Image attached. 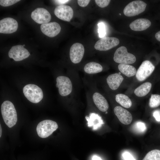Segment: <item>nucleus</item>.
Here are the masks:
<instances>
[{"label":"nucleus","instance_id":"obj_1","mask_svg":"<svg viewBox=\"0 0 160 160\" xmlns=\"http://www.w3.org/2000/svg\"><path fill=\"white\" fill-rule=\"evenodd\" d=\"M1 111L4 121L8 127L11 128L16 124L17 113L11 102L8 100L4 101L1 105Z\"/></svg>","mask_w":160,"mask_h":160},{"label":"nucleus","instance_id":"obj_27","mask_svg":"<svg viewBox=\"0 0 160 160\" xmlns=\"http://www.w3.org/2000/svg\"><path fill=\"white\" fill-rule=\"evenodd\" d=\"M134 127L136 131L140 132H144L146 129L145 124L141 122L136 123L135 124Z\"/></svg>","mask_w":160,"mask_h":160},{"label":"nucleus","instance_id":"obj_12","mask_svg":"<svg viewBox=\"0 0 160 160\" xmlns=\"http://www.w3.org/2000/svg\"><path fill=\"white\" fill-rule=\"evenodd\" d=\"M54 12L56 16L62 20L69 22L73 16V10L70 6L66 5H59L55 9Z\"/></svg>","mask_w":160,"mask_h":160},{"label":"nucleus","instance_id":"obj_29","mask_svg":"<svg viewBox=\"0 0 160 160\" xmlns=\"http://www.w3.org/2000/svg\"><path fill=\"white\" fill-rule=\"evenodd\" d=\"M96 4L100 7L104 8L108 5L111 0H95Z\"/></svg>","mask_w":160,"mask_h":160},{"label":"nucleus","instance_id":"obj_8","mask_svg":"<svg viewBox=\"0 0 160 160\" xmlns=\"http://www.w3.org/2000/svg\"><path fill=\"white\" fill-rule=\"evenodd\" d=\"M56 86L58 88L59 94L62 96H65L71 92L72 86L70 79L68 77L60 76L56 79Z\"/></svg>","mask_w":160,"mask_h":160},{"label":"nucleus","instance_id":"obj_22","mask_svg":"<svg viewBox=\"0 0 160 160\" xmlns=\"http://www.w3.org/2000/svg\"><path fill=\"white\" fill-rule=\"evenodd\" d=\"M115 100L117 103L126 108H129L132 105V102L127 95L122 94H119L115 96Z\"/></svg>","mask_w":160,"mask_h":160},{"label":"nucleus","instance_id":"obj_28","mask_svg":"<svg viewBox=\"0 0 160 160\" xmlns=\"http://www.w3.org/2000/svg\"><path fill=\"white\" fill-rule=\"evenodd\" d=\"M20 1V0H0V4L3 7H7L12 5Z\"/></svg>","mask_w":160,"mask_h":160},{"label":"nucleus","instance_id":"obj_23","mask_svg":"<svg viewBox=\"0 0 160 160\" xmlns=\"http://www.w3.org/2000/svg\"><path fill=\"white\" fill-rule=\"evenodd\" d=\"M87 119L88 122V126H93L94 129H97L103 124L101 117L97 114L95 113L92 114L90 118H88Z\"/></svg>","mask_w":160,"mask_h":160},{"label":"nucleus","instance_id":"obj_18","mask_svg":"<svg viewBox=\"0 0 160 160\" xmlns=\"http://www.w3.org/2000/svg\"><path fill=\"white\" fill-rule=\"evenodd\" d=\"M123 79V77L120 74L116 73L108 76L106 81L110 88L115 90L119 88Z\"/></svg>","mask_w":160,"mask_h":160},{"label":"nucleus","instance_id":"obj_26","mask_svg":"<svg viewBox=\"0 0 160 160\" xmlns=\"http://www.w3.org/2000/svg\"><path fill=\"white\" fill-rule=\"evenodd\" d=\"M98 28V33L100 38L104 37L105 35V28L104 24L103 22L99 23L97 24Z\"/></svg>","mask_w":160,"mask_h":160},{"label":"nucleus","instance_id":"obj_3","mask_svg":"<svg viewBox=\"0 0 160 160\" xmlns=\"http://www.w3.org/2000/svg\"><path fill=\"white\" fill-rule=\"evenodd\" d=\"M58 127L57 123L50 120H45L40 122L36 127L38 135L40 137H48Z\"/></svg>","mask_w":160,"mask_h":160},{"label":"nucleus","instance_id":"obj_30","mask_svg":"<svg viewBox=\"0 0 160 160\" xmlns=\"http://www.w3.org/2000/svg\"><path fill=\"white\" fill-rule=\"evenodd\" d=\"M122 156L124 160H135L132 155L127 152H124Z\"/></svg>","mask_w":160,"mask_h":160},{"label":"nucleus","instance_id":"obj_36","mask_svg":"<svg viewBox=\"0 0 160 160\" xmlns=\"http://www.w3.org/2000/svg\"><path fill=\"white\" fill-rule=\"evenodd\" d=\"M0 137H1V134H2V129L1 126V125L0 124Z\"/></svg>","mask_w":160,"mask_h":160},{"label":"nucleus","instance_id":"obj_32","mask_svg":"<svg viewBox=\"0 0 160 160\" xmlns=\"http://www.w3.org/2000/svg\"><path fill=\"white\" fill-rule=\"evenodd\" d=\"M153 116L156 120L160 122V112L159 110H156L153 113Z\"/></svg>","mask_w":160,"mask_h":160},{"label":"nucleus","instance_id":"obj_24","mask_svg":"<svg viewBox=\"0 0 160 160\" xmlns=\"http://www.w3.org/2000/svg\"><path fill=\"white\" fill-rule=\"evenodd\" d=\"M143 160H160V150H151L146 155Z\"/></svg>","mask_w":160,"mask_h":160},{"label":"nucleus","instance_id":"obj_14","mask_svg":"<svg viewBox=\"0 0 160 160\" xmlns=\"http://www.w3.org/2000/svg\"><path fill=\"white\" fill-rule=\"evenodd\" d=\"M40 28L44 34L50 37H53L57 35L61 29L60 25L56 22L43 24L41 25Z\"/></svg>","mask_w":160,"mask_h":160},{"label":"nucleus","instance_id":"obj_33","mask_svg":"<svg viewBox=\"0 0 160 160\" xmlns=\"http://www.w3.org/2000/svg\"><path fill=\"white\" fill-rule=\"evenodd\" d=\"M70 0H54V1L57 4L61 5L65 4L66 3L69 1Z\"/></svg>","mask_w":160,"mask_h":160},{"label":"nucleus","instance_id":"obj_20","mask_svg":"<svg viewBox=\"0 0 160 160\" xmlns=\"http://www.w3.org/2000/svg\"><path fill=\"white\" fill-rule=\"evenodd\" d=\"M151 87L152 84L150 82H145L135 89L134 93L138 97L145 96L149 92Z\"/></svg>","mask_w":160,"mask_h":160},{"label":"nucleus","instance_id":"obj_38","mask_svg":"<svg viewBox=\"0 0 160 160\" xmlns=\"http://www.w3.org/2000/svg\"><path fill=\"white\" fill-rule=\"evenodd\" d=\"M119 15H121V14L119 13Z\"/></svg>","mask_w":160,"mask_h":160},{"label":"nucleus","instance_id":"obj_9","mask_svg":"<svg viewBox=\"0 0 160 160\" xmlns=\"http://www.w3.org/2000/svg\"><path fill=\"white\" fill-rule=\"evenodd\" d=\"M30 55L28 51L23 45H20L12 46L8 52L9 57L16 61L25 59Z\"/></svg>","mask_w":160,"mask_h":160},{"label":"nucleus","instance_id":"obj_11","mask_svg":"<svg viewBox=\"0 0 160 160\" xmlns=\"http://www.w3.org/2000/svg\"><path fill=\"white\" fill-rule=\"evenodd\" d=\"M31 16L36 22L42 24L48 23L51 19V15L49 12L42 8L36 9L32 12Z\"/></svg>","mask_w":160,"mask_h":160},{"label":"nucleus","instance_id":"obj_4","mask_svg":"<svg viewBox=\"0 0 160 160\" xmlns=\"http://www.w3.org/2000/svg\"><path fill=\"white\" fill-rule=\"evenodd\" d=\"M113 60L118 63L128 64L134 63L136 61V58L134 55L128 52L125 47L122 46L115 51Z\"/></svg>","mask_w":160,"mask_h":160},{"label":"nucleus","instance_id":"obj_6","mask_svg":"<svg viewBox=\"0 0 160 160\" xmlns=\"http://www.w3.org/2000/svg\"><path fill=\"white\" fill-rule=\"evenodd\" d=\"M119 43V39L115 37H104L97 41L94 46L96 50L105 51L118 45Z\"/></svg>","mask_w":160,"mask_h":160},{"label":"nucleus","instance_id":"obj_21","mask_svg":"<svg viewBox=\"0 0 160 160\" xmlns=\"http://www.w3.org/2000/svg\"><path fill=\"white\" fill-rule=\"evenodd\" d=\"M118 68L121 73L129 77L136 75L137 72L135 67L128 64H120Z\"/></svg>","mask_w":160,"mask_h":160},{"label":"nucleus","instance_id":"obj_19","mask_svg":"<svg viewBox=\"0 0 160 160\" xmlns=\"http://www.w3.org/2000/svg\"><path fill=\"white\" fill-rule=\"evenodd\" d=\"M103 69V67L101 65L95 62L88 63L85 65L84 67V71L89 74L100 72L102 71Z\"/></svg>","mask_w":160,"mask_h":160},{"label":"nucleus","instance_id":"obj_25","mask_svg":"<svg viewBox=\"0 0 160 160\" xmlns=\"http://www.w3.org/2000/svg\"><path fill=\"white\" fill-rule=\"evenodd\" d=\"M149 105L151 108H155L160 105V95L152 94L150 99Z\"/></svg>","mask_w":160,"mask_h":160},{"label":"nucleus","instance_id":"obj_5","mask_svg":"<svg viewBox=\"0 0 160 160\" xmlns=\"http://www.w3.org/2000/svg\"><path fill=\"white\" fill-rule=\"evenodd\" d=\"M147 4L140 0L132 1L127 5L123 10L124 15L127 17H132L143 12Z\"/></svg>","mask_w":160,"mask_h":160},{"label":"nucleus","instance_id":"obj_7","mask_svg":"<svg viewBox=\"0 0 160 160\" xmlns=\"http://www.w3.org/2000/svg\"><path fill=\"white\" fill-rule=\"evenodd\" d=\"M154 69V66L150 61H143L136 72L137 79L139 81L145 80L151 75Z\"/></svg>","mask_w":160,"mask_h":160},{"label":"nucleus","instance_id":"obj_15","mask_svg":"<svg viewBox=\"0 0 160 160\" xmlns=\"http://www.w3.org/2000/svg\"><path fill=\"white\" fill-rule=\"evenodd\" d=\"M113 111L115 114L122 124L128 125L131 123L132 117L128 111L119 106L115 107Z\"/></svg>","mask_w":160,"mask_h":160},{"label":"nucleus","instance_id":"obj_10","mask_svg":"<svg viewBox=\"0 0 160 160\" xmlns=\"http://www.w3.org/2000/svg\"><path fill=\"white\" fill-rule=\"evenodd\" d=\"M18 27V23L13 18L6 17L0 20V33L10 34L15 32Z\"/></svg>","mask_w":160,"mask_h":160},{"label":"nucleus","instance_id":"obj_35","mask_svg":"<svg viewBox=\"0 0 160 160\" xmlns=\"http://www.w3.org/2000/svg\"><path fill=\"white\" fill-rule=\"evenodd\" d=\"M92 160H102V159L99 156L94 155V156L92 159Z\"/></svg>","mask_w":160,"mask_h":160},{"label":"nucleus","instance_id":"obj_13","mask_svg":"<svg viewBox=\"0 0 160 160\" xmlns=\"http://www.w3.org/2000/svg\"><path fill=\"white\" fill-rule=\"evenodd\" d=\"M84 49L83 45L76 43L73 44L70 50V57L72 62L75 64L78 63L81 61L83 57Z\"/></svg>","mask_w":160,"mask_h":160},{"label":"nucleus","instance_id":"obj_2","mask_svg":"<svg viewBox=\"0 0 160 160\" xmlns=\"http://www.w3.org/2000/svg\"><path fill=\"white\" fill-rule=\"evenodd\" d=\"M23 92L27 99L33 103H39L43 97L41 89L34 84H29L25 86L23 89Z\"/></svg>","mask_w":160,"mask_h":160},{"label":"nucleus","instance_id":"obj_31","mask_svg":"<svg viewBox=\"0 0 160 160\" xmlns=\"http://www.w3.org/2000/svg\"><path fill=\"white\" fill-rule=\"evenodd\" d=\"M90 1L89 0H78L77 2L79 6L84 7L88 5Z\"/></svg>","mask_w":160,"mask_h":160},{"label":"nucleus","instance_id":"obj_16","mask_svg":"<svg viewBox=\"0 0 160 160\" xmlns=\"http://www.w3.org/2000/svg\"><path fill=\"white\" fill-rule=\"evenodd\" d=\"M151 23L148 19L145 18H139L132 22L129 25L130 28L135 31L145 30L151 25Z\"/></svg>","mask_w":160,"mask_h":160},{"label":"nucleus","instance_id":"obj_17","mask_svg":"<svg viewBox=\"0 0 160 160\" xmlns=\"http://www.w3.org/2000/svg\"><path fill=\"white\" fill-rule=\"evenodd\" d=\"M94 102L97 108L101 111L105 112L108 109V103L105 98L100 93L96 92L93 95Z\"/></svg>","mask_w":160,"mask_h":160},{"label":"nucleus","instance_id":"obj_34","mask_svg":"<svg viewBox=\"0 0 160 160\" xmlns=\"http://www.w3.org/2000/svg\"><path fill=\"white\" fill-rule=\"evenodd\" d=\"M155 37L157 40L160 41V31L156 33Z\"/></svg>","mask_w":160,"mask_h":160},{"label":"nucleus","instance_id":"obj_37","mask_svg":"<svg viewBox=\"0 0 160 160\" xmlns=\"http://www.w3.org/2000/svg\"><path fill=\"white\" fill-rule=\"evenodd\" d=\"M23 47H24V46H25V44H23Z\"/></svg>","mask_w":160,"mask_h":160}]
</instances>
